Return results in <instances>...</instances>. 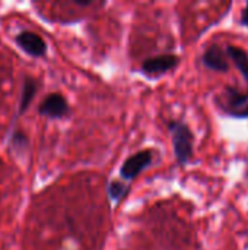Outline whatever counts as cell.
<instances>
[{"mask_svg": "<svg viewBox=\"0 0 248 250\" xmlns=\"http://www.w3.org/2000/svg\"><path fill=\"white\" fill-rule=\"evenodd\" d=\"M107 190H108L110 198H111L113 201L118 202V201H121V199H124V198L127 196V193H129V186L123 185V183L118 182V180H113V182L108 183Z\"/></svg>", "mask_w": 248, "mask_h": 250, "instance_id": "30bf717a", "label": "cell"}, {"mask_svg": "<svg viewBox=\"0 0 248 250\" xmlns=\"http://www.w3.org/2000/svg\"><path fill=\"white\" fill-rule=\"evenodd\" d=\"M221 111L234 119H248V91L227 86L215 98Z\"/></svg>", "mask_w": 248, "mask_h": 250, "instance_id": "7a4b0ae2", "label": "cell"}, {"mask_svg": "<svg viewBox=\"0 0 248 250\" xmlns=\"http://www.w3.org/2000/svg\"><path fill=\"white\" fill-rule=\"evenodd\" d=\"M227 54L238 69V72L243 75V78L248 82V54L246 50L237 45H228L227 47Z\"/></svg>", "mask_w": 248, "mask_h": 250, "instance_id": "ba28073f", "label": "cell"}, {"mask_svg": "<svg viewBox=\"0 0 248 250\" xmlns=\"http://www.w3.org/2000/svg\"><path fill=\"white\" fill-rule=\"evenodd\" d=\"M37 92V82L32 78H26L25 83H23V89H22V98H20V108L19 111H25L28 108V105L31 104L34 95Z\"/></svg>", "mask_w": 248, "mask_h": 250, "instance_id": "9c48e42d", "label": "cell"}, {"mask_svg": "<svg viewBox=\"0 0 248 250\" xmlns=\"http://www.w3.org/2000/svg\"><path fill=\"white\" fill-rule=\"evenodd\" d=\"M228 54L224 51V48L218 44H212L206 48V51L202 56V63L205 67L213 72L227 73L229 70V62Z\"/></svg>", "mask_w": 248, "mask_h": 250, "instance_id": "5b68a950", "label": "cell"}, {"mask_svg": "<svg viewBox=\"0 0 248 250\" xmlns=\"http://www.w3.org/2000/svg\"><path fill=\"white\" fill-rule=\"evenodd\" d=\"M18 44L31 56L34 57H41L45 54L47 51V44L45 41L35 32H31V31H22L18 38H16Z\"/></svg>", "mask_w": 248, "mask_h": 250, "instance_id": "52a82bcc", "label": "cell"}, {"mask_svg": "<svg viewBox=\"0 0 248 250\" xmlns=\"http://www.w3.org/2000/svg\"><path fill=\"white\" fill-rule=\"evenodd\" d=\"M39 113L42 116H47L51 119H60V117H64L69 114V104L61 94L53 92V94L47 95L44 98V101L41 103Z\"/></svg>", "mask_w": 248, "mask_h": 250, "instance_id": "8992f818", "label": "cell"}, {"mask_svg": "<svg viewBox=\"0 0 248 250\" xmlns=\"http://www.w3.org/2000/svg\"><path fill=\"white\" fill-rule=\"evenodd\" d=\"M180 63V57L175 54H159L153 57H148L142 62L140 70L145 76L151 79H156L172 69H175Z\"/></svg>", "mask_w": 248, "mask_h": 250, "instance_id": "277c9868", "label": "cell"}, {"mask_svg": "<svg viewBox=\"0 0 248 250\" xmlns=\"http://www.w3.org/2000/svg\"><path fill=\"white\" fill-rule=\"evenodd\" d=\"M153 152L155 151H152V149H143V151H137L136 154L127 157L120 167V177L127 182L134 180L142 171H145L152 164Z\"/></svg>", "mask_w": 248, "mask_h": 250, "instance_id": "3957f363", "label": "cell"}, {"mask_svg": "<svg viewBox=\"0 0 248 250\" xmlns=\"http://www.w3.org/2000/svg\"><path fill=\"white\" fill-rule=\"evenodd\" d=\"M240 23H241L243 26H246V28H248V3H247V4H246V7L243 9V12H241Z\"/></svg>", "mask_w": 248, "mask_h": 250, "instance_id": "8fae6325", "label": "cell"}, {"mask_svg": "<svg viewBox=\"0 0 248 250\" xmlns=\"http://www.w3.org/2000/svg\"><path fill=\"white\" fill-rule=\"evenodd\" d=\"M168 130L171 133L177 163L180 166L189 164L194 155V135L190 126L181 120H172L168 123Z\"/></svg>", "mask_w": 248, "mask_h": 250, "instance_id": "6da1fadb", "label": "cell"}]
</instances>
